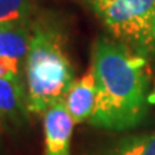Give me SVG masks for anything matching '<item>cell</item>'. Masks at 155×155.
I'll return each instance as SVG.
<instances>
[{"mask_svg": "<svg viewBox=\"0 0 155 155\" xmlns=\"http://www.w3.org/2000/svg\"><path fill=\"white\" fill-rule=\"evenodd\" d=\"M96 98L89 124L124 132L142 125L150 116L148 72L144 56L121 42L99 38L94 43L92 65Z\"/></svg>", "mask_w": 155, "mask_h": 155, "instance_id": "obj_1", "label": "cell"}, {"mask_svg": "<svg viewBox=\"0 0 155 155\" xmlns=\"http://www.w3.org/2000/svg\"><path fill=\"white\" fill-rule=\"evenodd\" d=\"M26 94L30 114L40 115L65 102L73 83V68L65 49V38L53 25H33L26 55Z\"/></svg>", "mask_w": 155, "mask_h": 155, "instance_id": "obj_2", "label": "cell"}, {"mask_svg": "<svg viewBox=\"0 0 155 155\" xmlns=\"http://www.w3.org/2000/svg\"><path fill=\"white\" fill-rule=\"evenodd\" d=\"M106 29L144 58H155V0H89Z\"/></svg>", "mask_w": 155, "mask_h": 155, "instance_id": "obj_3", "label": "cell"}, {"mask_svg": "<svg viewBox=\"0 0 155 155\" xmlns=\"http://www.w3.org/2000/svg\"><path fill=\"white\" fill-rule=\"evenodd\" d=\"M73 124L65 102L53 105L45 112L43 155H71Z\"/></svg>", "mask_w": 155, "mask_h": 155, "instance_id": "obj_4", "label": "cell"}, {"mask_svg": "<svg viewBox=\"0 0 155 155\" xmlns=\"http://www.w3.org/2000/svg\"><path fill=\"white\" fill-rule=\"evenodd\" d=\"M28 94L20 73L0 76V116L15 127H22L29 116Z\"/></svg>", "mask_w": 155, "mask_h": 155, "instance_id": "obj_5", "label": "cell"}, {"mask_svg": "<svg viewBox=\"0 0 155 155\" xmlns=\"http://www.w3.org/2000/svg\"><path fill=\"white\" fill-rule=\"evenodd\" d=\"M96 98V83L92 71L89 69L82 78L75 79L68 91L66 108L75 124L89 121L95 106Z\"/></svg>", "mask_w": 155, "mask_h": 155, "instance_id": "obj_6", "label": "cell"}, {"mask_svg": "<svg viewBox=\"0 0 155 155\" xmlns=\"http://www.w3.org/2000/svg\"><path fill=\"white\" fill-rule=\"evenodd\" d=\"M33 36V26H6L0 32V58L22 61L26 58Z\"/></svg>", "mask_w": 155, "mask_h": 155, "instance_id": "obj_7", "label": "cell"}, {"mask_svg": "<svg viewBox=\"0 0 155 155\" xmlns=\"http://www.w3.org/2000/svg\"><path fill=\"white\" fill-rule=\"evenodd\" d=\"M99 155H155V132L127 135L109 144Z\"/></svg>", "mask_w": 155, "mask_h": 155, "instance_id": "obj_8", "label": "cell"}, {"mask_svg": "<svg viewBox=\"0 0 155 155\" xmlns=\"http://www.w3.org/2000/svg\"><path fill=\"white\" fill-rule=\"evenodd\" d=\"M33 0H0V25H30Z\"/></svg>", "mask_w": 155, "mask_h": 155, "instance_id": "obj_9", "label": "cell"}, {"mask_svg": "<svg viewBox=\"0 0 155 155\" xmlns=\"http://www.w3.org/2000/svg\"><path fill=\"white\" fill-rule=\"evenodd\" d=\"M17 73H20V61L0 58V76L17 75Z\"/></svg>", "mask_w": 155, "mask_h": 155, "instance_id": "obj_10", "label": "cell"}, {"mask_svg": "<svg viewBox=\"0 0 155 155\" xmlns=\"http://www.w3.org/2000/svg\"><path fill=\"white\" fill-rule=\"evenodd\" d=\"M6 26H10V25H0V32H2V30H3Z\"/></svg>", "mask_w": 155, "mask_h": 155, "instance_id": "obj_11", "label": "cell"}, {"mask_svg": "<svg viewBox=\"0 0 155 155\" xmlns=\"http://www.w3.org/2000/svg\"><path fill=\"white\" fill-rule=\"evenodd\" d=\"M0 139H2V116H0Z\"/></svg>", "mask_w": 155, "mask_h": 155, "instance_id": "obj_12", "label": "cell"}]
</instances>
